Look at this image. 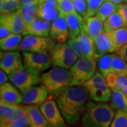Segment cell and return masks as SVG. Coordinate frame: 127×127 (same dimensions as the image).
<instances>
[{"label":"cell","mask_w":127,"mask_h":127,"mask_svg":"<svg viewBox=\"0 0 127 127\" xmlns=\"http://www.w3.org/2000/svg\"><path fill=\"white\" fill-rule=\"evenodd\" d=\"M89 93L83 86H71L57 97L56 102L69 125H76L81 120Z\"/></svg>","instance_id":"6da1fadb"},{"label":"cell","mask_w":127,"mask_h":127,"mask_svg":"<svg viewBox=\"0 0 127 127\" xmlns=\"http://www.w3.org/2000/svg\"><path fill=\"white\" fill-rule=\"evenodd\" d=\"M116 109L106 102H88L81 118L83 127H110Z\"/></svg>","instance_id":"7a4b0ae2"},{"label":"cell","mask_w":127,"mask_h":127,"mask_svg":"<svg viewBox=\"0 0 127 127\" xmlns=\"http://www.w3.org/2000/svg\"><path fill=\"white\" fill-rule=\"evenodd\" d=\"M40 78L42 86L45 87L50 95L54 97L59 96L64 90L72 86L70 71L59 66L42 73Z\"/></svg>","instance_id":"3957f363"},{"label":"cell","mask_w":127,"mask_h":127,"mask_svg":"<svg viewBox=\"0 0 127 127\" xmlns=\"http://www.w3.org/2000/svg\"><path fill=\"white\" fill-rule=\"evenodd\" d=\"M83 86L88 90L91 99L94 102H108L111 100L112 90L105 77L99 71H97L95 75Z\"/></svg>","instance_id":"277c9868"},{"label":"cell","mask_w":127,"mask_h":127,"mask_svg":"<svg viewBox=\"0 0 127 127\" xmlns=\"http://www.w3.org/2000/svg\"><path fill=\"white\" fill-rule=\"evenodd\" d=\"M97 60L86 57H78L76 63L70 68L72 86H83L96 73Z\"/></svg>","instance_id":"5b68a950"},{"label":"cell","mask_w":127,"mask_h":127,"mask_svg":"<svg viewBox=\"0 0 127 127\" xmlns=\"http://www.w3.org/2000/svg\"><path fill=\"white\" fill-rule=\"evenodd\" d=\"M50 52L53 66L70 69L78 59L71 47L65 42L56 44Z\"/></svg>","instance_id":"8992f818"},{"label":"cell","mask_w":127,"mask_h":127,"mask_svg":"<svg viewBox=\"0 0 127 127\" xmlns=\"http://www.w3.org/2000/svg\"><path fill=\"white\" fill-rule=\"evenodd\" d=\"M9 79L23 95L41 81L40 74L28 69L25 66L9 74Z\"/></svg>","instance_id":"52a82bcc"},{"label":"cell","mask_w":127,"mask_h":127,"mask_svg":"<svg viewBox=\"0 0 127 127\" xmlns=\"http://www.w3.org/2000/svg\"><path fill=\"white\" fill-rule=\"evenodd\" d=\"M23 65L38 74L45 72L52 65L51 55L47 52H23Z\"/></svg>","instance_id":"ba28073f"},{"label":"cell","mask_w":127,"mask_h":127,"mask_svg":"<svg viewBox=\"0 0 127 127\" xmlns=\"http://www.w3.org/2000/svg\"><path fill=\"white\" fill-rule=\"evenodd\" d=\"M56 45L52 37L26 35L21 42L19 50L23 52H48Z\"/></svg>","instance_id":"9c48e42d"},{"label":"cell","mask_w":127,"mask_h":127,"mask_svg":"<svg viewBox=\"0 0 127 127\" xmlns=\"http://www.w3.org/2000/svg\"><path fill=\"white\" fill-rule=\"evenodd\" d=\"M39 107L43 116L51 126L53 127H68L56 101L47 100L39 105Z\"/></svg>","instance_id":"30bf717a"},{"label":"cell","mask_w":127,"mask_h":127,"mask_svg":"<svg viewBox=\"0 0 127 127\" xmlns=\"http://www.w3.org/2000/svg\"><path fill=\"white\" fill-rule=\"evenodd\" d=\"M23 61L18 51H6L1 53L0 67L8 75L24 67Z\"/></svg>","instance_id":"8fae6325"},{"label":"cell","mask_w":127,"mask_h":127,"mask_svg":"<svg viewBox=\"0 0 127 127\" xmlns=\"http://www.w3.org/2000/svg\"><path fill=\"white\" fill-rule=\"evenodd\" d=\"M0 23L7 28L11 33L23 34L26 28V25L19 10L11 14H1Z\"/></svg>","instance_id":"7c38bea8"},{"label":"cell","mask_w":127,"mask_h":127,"mask_svg":"<svg viewBox=\"0 0 127 127\" xmlns=\"http://www.w3.org/2000/svg\"><path fill=\"white\" fill-rule=\"evenodd\" d=\"M50 37L58 43L65 42L69 38L68 25L64 14L60 12L58 17L51 23Z\"/></svg>","instance_id":"4fadbf2b"},{"label":"cell","mask_w":127,"mask_h":127,"mask_svg":"<svg viewBox=\"0 0 127 127\" xmlns=\"http://www.w3.org/2000/svg\"><path fill=\"white\" fill-rule=\"evenodd\" d=\"M25 114L23 107L11 105L0 101V122L1 127H8L15 119Z\"/></svg>","instance_id":"5bb4252c"},{"label":"cell","mask_w":127,"mask_h":127,"mask_svg":"<svg viewBox=\"0 0 127 127\" xmlns=\"http://www.w3.org/2000/svg\"><path fill=\"white\" fill-rule=\"evenodd\" d=\"M93 40L94 53L96 60L104 54L115 52L113 42L109 32L103 31L95 37Z\"/></svg>","instance_id":"9a60e30c"},{"label":"cell","mask_w":127,"mask_h":127,"mask_svg":"<svg viewBox=\"0 0 127 127\" xmlns=\"http://www.w3.org/2000/svg\"><path fill=\"white\" fill-rule=\"evenodd\" d=\"M59 5L56 0H40L38 3L37 16L52 22L60 14Z\"/></svg>","instance_id":"2e32d148"},{"label":"cell","mask_w":127,"mask_h":127,"mask_svg":"<svg viewBox=\"0 0 127 127\" xmlns=\"http://www.w3.org/2000/svg\"><path fill=\"white\" fill-rule=\"evenodd\" d=\"M23 95L11 83H6L0 86V101L11 105H19L23 102Z\"/></svg>","instance_id":"e0dca14e"},{"label":"cell","mask_w":127,"mask_h":127,"mask_svg":"<svg viewBox=\"0 0 127 127\" xmlns=\"http://www.w3.org/2000/svg\"><path fill=\"white\" fill-rule=\"evenodd\" d=\"M29 127H53L47 121L38 105L23 106Z\"/></svg>","instance_id":"ac0fdd59"},{"label":"cell","mask_w":127,"mask_h":127,"mask_svg":"<svg viewBox=\"0 0 127 127\" xmlns=\"http://www.w3.org/2000/svg\"><path fill=\"white\" fill-rule=\"evenodd\" d=\"M49 93L44 86H33L23 94V103L26 105H40L47 100Z\"/></svg>","instance_id":"d6986e66"},{"label":"cell","mask_w":127,"mask_h":127,"mask_svg":"<svg viewBox=\"0 0 127 127\" xmlns=\"http://www.w3.org/2000/svg\"><path fill=\"white\" fill-rule=\"evenodd\" d=\"M51 23L45 20L36 17L34 21L26 26L23 35H32L35 36L48 37L50 34Z\"/></svg>","instance_id":"ffe728a7"},{"label":"cell","mask_w":127,"mask_h":127,"mask_svg":"<svg viewBox=\"0 0 127 127\" xmlns=\"http://www.w3.org/2000/svg\"><path fill=\"white\" fill-rule=\"evenodd\" d=\"M62 12V11H61ZM68 25L69 37H76L81 33L85 20L79 14L63 13Z\"/></svg>","instance_id":"44dd1931"},{"label":"cell","mask_w":127,"mask_h":127,"mask_svg":"<svg viewBox=\"0 0 127 127\" xmlns=\"http://www.w3.org/2000/svg\"><path fill=\"white\" fill-rule=\"evenodd\" d=\"M84 27L88 34L94 40L101 32L104 31V21H102L97 16H90L85 19Z\"/></svg>","instance_id":"7402d4cb"},{"label":"cell","mask_w":127,"mask_h":127,"mask_svg":"<svg viewBox=\"0 0 127 127\" xmlns=\"http://www.w3.org/2000/svg\"><path fill=\"white\" fill-rule=\"evenodd\" d=\"M76 37H77L78 40L80 43V45H81V50L83 52L84 57H88V58H94V59H95L93 40L91 37V36L88 34V32L85 29L84 25L83 26L81 33Z\"/></svg>","instance_id":"603a6c76"},{"label":"cell","mask_w":127,"mask_h":127,"mask_svg":"<svg viewBox=\"0 0 127 127\" xmlns=\"http://www.w3.org/2000/svg\"><path fill=\"white\" fill-rule=\"evenodd\" d=\"M38 3L29 2L21 6L19 9L26 26L31 23L37 16Z\"/></svg>","instance_id":"cb8c5ba5"},{"label":"cell","mask_w":127,"mask_h":127,"mask_svg":"<svg viewBox=\"0 0 127 127\" xmlns=\"http://www.w3.org/2000/svg\"><path fill=\"white\" fill-rule=\"evenodd\" d=\"M23 40L21 34L10 33L9 36L0 40L1 49L4 51H14L19 49L21 42Z\"/></svg>","instance_id":"d4e9b609"},{"label":"cell","mask_w":127,"mask_h":127,"mask_svg":"<svg viewBox=\"0 0 127 127\" xmlns=\"http://www.w3.org/2000/svg\"><path fill=\"white\" fill-rule=\"evenodd\" d=\"M113 42L115 52H117L127 44V28L123 27L109 32Z\"/></svg>","instance_id":"484cf974"},{"label":"cell","mask_w":127,"mask_h":127,"mask_svg":"<svg viewBox=\"0 0 127 127\" xmlns=\"http://www.w3.org/2000/svg\"><path fill=\"white\" fill-rule=\"evenodd\" d=\"M105 78L111 90L117 89L123 91L127 86V77L122 74L112 72L107 75Z\"/></svg>","instance_id":"4316f807"},{"label":"cell","mask_w":127,"mask_h":127,"mask_svg":"<svg viewBox=\"0 0 127 127\" xmlns=\"http://www.w3.org/2000/svg\"><path fill=\"white\" fill-rule=\"evenodd\" d=\"M123 27L126 26L122 17L118 11H115L104 21V30L107 32H110Z\"/></svg>","instance_id":"83f0119b"},{"label":"cell","mask_w":127,"mask_h":127,"mask_svg":"<svg viewBox=\"0 0 127 127\" xmlns=\"http://www.w3.org/2000/svg\"><path fill=\"white\" fill-rule=\"evenodd\" d=\"M111 105L116 110L127 111V97L122 91L112 90Z\"/></svg>","instance_id":"f1b7e54d"},{"label":"cell","mask_w":127,"mask_h":127,"mask_svg":"<svg viewBox=\"0 0 127 127\" xmlns=\"http://www.w3.org/2000/svg\"><path fill=\"white\" fill-rule=\"evenodd\" d=\"M112 54L107 53L97 59V66L98 70L104 77L112 72Z\"/></svg>","instance_id":"f546056e"},{"label":"cell","mask_w":127,"mask_h":127,"mask_svg":"<svg viewBox=\"0 0 127 127\" xmlns=\"http://www.w3.org/2000/svg\"><path fill=\"white\" fill-rule=\"evenodd\" d=\"M119 4H116L109 1H104L103 4L101 5L100 8L98 10L97 16L102 21H104L107 18L109 17L112 14H113L118 9Z\"/></svg>","instance_id":"4dcf8cb0"},{"label":"cell","mask_w":127,"mask_h":127,"mask_svg":"<svg viewBox=\"0 0 127 127\" xmlns=\"http://www.w3.org/2000/svg\"><path fill=\"white\" fill-rule=\"evenodd\" d=\"M112 72L122 74L127 77V63L119 53L112 54Z\"/></svg>","instance_id":"1f68e13d"},{"label":"cell","mask_w":127,"mask_h":127,"mask_svg":"<svg viewBox=\"0 0 127 127\" xmlns=\"http://www.w3.org/2000/svg\"><path fill=\"white\" fill-rule=\"evenodd\" d=\"M19 0H4L0 4L1 14H11L18 11L21 8Z\"/></svg>","instance_id":"d6a6232c"},{"label":"cell","mask_w":127,"mask_h":127,"mask_svg":"<svg viewBox=\"0 0 127 127\" xmlns=\"http://www.w3.org/2000/svg\"><path fill=\"white\" fill-rule=\"evenodd\" d=\"M110 127H127V111L118 110L114 115Z\"/></svg>","instance_id":"836d02e7"},{"label":"cell","mask_w":127,"mask_h":127,"mask_svg":"<svg viewBox=\"0 0 127 127\" xmlns=\"http://www.w3.org/2000/svg\"><path fill=\"white\" fill-rule=\"evenodd\" d=\"M106 0H86L87 2V15L86 18L95 16L101 5Z\"/></svg>","instance_id":"e575fe53"},{"label":"cell","mask_w":127,"mask_h":127,"mask_svg":"<svg viewBox=\"0 0 127 127\" xmlns=\"http://www.w3.org/2000/svg\"><path fill=\"white\" fill-rule=\"evenodd\" d=\"M59 5L60 11L67 14H78L71 0H56Z\"/></svg>","instance_id":"d590c367"},{"label":"cell","mask_w":127,"mask_h":127,"mask_svg":"<svg viewBox=\"0 0 127 127\" xmlns=\"http://www.w3.org/2000/svg\"><path fill=\"white\" fill-rule=\"evenodd\" d=\"M76 12L84 20L86 18L87 2L86 0H71Z\"/></svg>","instance_id":"8d00e7d4"},{"label":"cell","mask_w":127,"mask_h":127,"mask_svg":"<svg viewBox=\"0 0 127 127\" xmlns=\"http://www.w3.org/2000/svg\"><path fill=\"white\" fill-rule=\"evenodd\" d=\"M66 43L71 47V49L74 51V52L78 55V57H84L83 52L82 51L81 47L79 42L78 40L77 37H69Z\"/></svg>","instance_id":"74e56055"},{"label":"cell","mask_w":127,"mask_h":127,"mask_svg":"<svg viewBox=\"0 0 127 127\" xmlns=\"http://www.w3.org/2000/svg\"><path fill=\"white\" fill-rule=\"evenodd\" d=\"M7 127H29L26 114L21 117L15 119Z\"/></svg>","instance_id":"f35d334b"},{"label":"cell","mask_w":127,"mask_h":127,"mask_svg":"<svg viewBox=\"0 0 127 127\" xmlns=\"http://www.w3.org/2000/svg\"><path fill=\"white\" fill-rule=\"evenodd\" d=\"M117 11L121 14L125 24V26L127 28V3H122L119 4Z\"/></svg>","instance_id":"ab89813d"},{"label":"cell","mask_w":127,"mask_h":127,"mask_svg":"<svg viewBox=\"0 0 127 127\" xmlns=\"http://www.w3.org/2000/svg\"><path fill=\"white\" fill-rule=\"evenodd\" d=\"M11 33L9 29L3 25H0V40L4 39Z\"/></svg>","instance_id":"60d3db41"},{"label":"cell","mask_w":127,"mask_h":127,"mask_svg":"<svg viewBox=\"0 0 127 127\" xmlns=\"http://www.w3.org/2000/svg\"><path fill=\"white\" fill-rule=\"evenodd\" d=\"M7 73L5 72L3 69L0 70V86L4 85L6 83H7L8 77H7Z\"/></svg>","instance_id":"b9f144b4"},{"label":"cell","mask_w":127,"mask_h":127,"mask_svg":"<svg viewBox=\"0 0 127 127\" xmlns=\"http://www.w3.org/2000/svg\"><path fill=\"white\" fill-rule=\"evenodd\" d=\"M117 53H119V55L122 57L123 59H124L127 63V44H126L121 50L118 51Z\"/></svg>","instance_id":"7bdbcfd3"},{"label":"cell","mask_w":127,"mask_h":127,"mask_svg":"<svg viewBox=\"0 0 127 127\" xmlns=\"http://www.w3.org/2000/svg\"><path fill=\"white\" fill-rule=\"evenodd\" d=\"M40 0H19L21 5H23L26 3H29V2H35V3H39Z\"/></svg>","instance_id":"ee69618b"},{"label":"cell","mask_w":127,"mask_h":127,"mask_svg":"<svg viewBox=\"0 0 127 127\" xmlns=\"http://www.w3.org/2000/svg\"><path fill=\"white\" fill-rule=\"evenodd\" d=\"M107 1H112L116 4H122V3H127V0H107Z\"/></svg>","instance_id":"f6af8a7d"},{"label":"cell","mask_w":127,"mask_h":127,"mask_svg":"<svg viewBox=\"0 0 127 127\" xmlns=\"http://www.w3.org/2000/svg\"><path fill=\"white\" fill-rule=\"evenodd\" d=\"M122 91L124 93V94L127 95V86L124 88V90H123Z\"/></svg>","instance_id":"bcb514c9"},{"label":"cell","mask_w":127,"mask_h":127,"mask_svg":"<svg viewBox=\"0 0 127 127\" xmlns=\"http://www.w3.org/2000/svg\"><path fill=\"white\" fill-rule=\"evenodd\" d=\"M4 1V0H0V4H2Z\"/></svg>","instance_id":"7dc6e473"},{"label":"cell","mask_w":127,"mask_h":127,"mask_svg":"<svg viewBox=\"0 0 127 127\" xmlns=\"http://www.w3.org/2000/svg\"></svg>","instance_id":"c3c4849f"}]
</instances>
